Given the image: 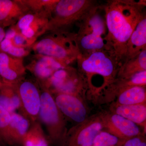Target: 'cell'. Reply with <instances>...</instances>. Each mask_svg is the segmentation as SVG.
<instances>
[{
    "label": "cell",
    "instance_id": "cell-1",
    "mask_svg": "<svg viewBox=\"0 0 146 146\" xmlns=\"http://www.w3.org/2000/svg\"><path fill=\"white\" fill-rule=\"evenodd\" d=\"M146 1L109 0L103 5L107 33L106 50L122 64L126 46L138 22L146 13Z\"/></svg>",
    "mask_w": 146,
    "mask_h": 146
},
{
    "label": "cell",
    "instance_id": "cell-2",
    "mask_svg": "<svg viewBox=\"0 0 146 146\" xmlns=\"http://www.w3.org/2000/svg\"><path fill=\"white\" fill-rule=\"evenodd\" d=\"M99 5L88 12L78 23L76 42L81 54L106 50L104 38L107 33L105 18Z\"/></svg>",
    "mask_w": 146,
    "mask_h": 146
},
{
    "label": "cell",
    "instance_id": "cell-3",
    "mask_svg": "<svg viewBox=\"0 0 146 146\" xmlns=\"http://www.w3.org/2000/svg\"><path fill=\"white\" fill-rule=\"evenodd\" d=\"M30 50L35 54L54 58L69 65L81 54L75 33L70 31L47 33L32 45Z\"/></svg>",
    "mask_w": 146,
    "mask_h": 146
},
{
    "label": "cell",
    "instance_id": "cell-4",
    "mask_svg": "<svg viewBox=\"0 0 146 146\" xmlns=\"http://www.w3.org/2000/svg\"><path fill=\"white\" fill-rule=\"evenodd\" d=\"M76 61L77 70L83 77L86 87L94 76L102 78V94L117 78L119 65L115 58L106 50L80 54Z\"/></svg>",
    "mask_w": 146,
    "mask_h": 146
},
{
    "label": "cell",
    "instance_id": "cell-5",
    "mask_svg": "<svg viewBox=\"0 0 146 146\" xmlns=\"http://www.w3.org/2000/svg\"><path fill=\"white\" fill-rule=\"evenodd\" d=\"M99 5L94 0H59L52 13L46 33L70 31L74 25Z\"/></svg>",
    "mask_w": 146,
    "mask_h": 146
},
{
    "label": "cell",
    "instance_id": "cell-6",
    "mask_svg": "<svg viewBox=\"0 0 146 146\" xmlns=\"http://www.w3.org/2000/svg\"><path fill=\"white\" fill-rule=\"evenodd\" d=\"M40 84L50 93L77 95L86 99L85 80L78 70L70 65L57 70Z\"/></svg>",
    "mask_w": 146,
    "mask_h": 146
},
{
    "label": "cell",
    "instance_id": "cell-7",
    "mask_svg": "<svg viewBox=\"0 0 146 146\" xmlns=\"http://www.w3.org/2000/svg\"><path fill=\"white\" fill-rule=\"evenodd\" d=\"M38 117L46 127L52 139L64 143L68 133L65 117L57 107L51 93L45 89L41 93Z\"/></svg>",
    "mask_w": 146,
    "mask_h": 146
},
{
    "label": "cell",
    "instance_id": "cell-8",
    "mask_svg": "<svg viewBox=\"0 0 146 146\" xmlns=\"http://www.w3.org/2000/svg\"><path fill=\"white\" fill-rule=\"evenodd\" d=\"M104 130L101 112L89 116L67 133L64 143L68 146H92L98 134Z\"/></svg>",
    "mask_w": 146,
    "mask_h": 146
},
{
    "label": "cell",
    "instance_id": "cell-9",
    "mask_svg": "<svg viewBox=\"0 0 146 146\" xmlns=\"http://www.w3.org/2000/svg\"><path fill=\"white\" fill-rule=\"evenodd\" d=\"M104 130L121 140L128 139L145 133L140 127L131 121L110 111L102 112Z\"/></svg>",
    "mask_w": 146,
    "mask_h": 146
},
{
    "label": "cell",
    "instance_id": "cell-10",
    "mask_svg": "<svg viewBox=\"0 0 146 146\" xmlns=\"http://www.w3.org/2000/svg\"><path fill=\"white\" fill-rule=\"evenodd\" d=\"M55 102L64 117L78 124L89 117L86 99L77 95L55 94Z\"/></svg>",
    "mask_w": 146,
    "mask_h": 146
},
{
    "label": "cell",
    "instance_id": "cell-11",
    "mask_svg": "<svg viewBox=\"0 0 146 146\" xmlns=\"http://www.w3.org/2000/svg\"><path fill=\"white\" fill-rule=\"evenodd\" d=\"M50 18L46 14L30 12L12 26L23 36L35 42L39 37L46 34Z\"/></svg>",
    "mask_w": 146,
    "mask_h": 146
},
{
    "label": "cell",
    "instance_id": "cell-12",
    "mask_svg": "<svg viewBox=\"0 0 146 146\" xmlns=\"http://www.w3.org/2000/svg\"><path fill=\"white\" fill-rule=\"evenodd\" d=\"M14 85L25 112L33 119H36L41 105V93L38 87L32 81L24 78Z\"/></svg>",
    "mask_w": 146,
    "mask_h": 146
},
{
    "label": "cell",
    "instance_id": "cell-13",
    "mask_svg": "<svg viewBox=\"0 0 146 146\" xmlns=\"http://www.w3.org/2000/svg\"><path fill=\"white\" fill-rule=\"evenodd\" d=\"M35 42L23 36L11 26L0 44V51L13 57L24 58L29 54L30 47Z\"/></svg>",
    "mask_w": 146,
    "mask_h": 146
},
{
    "label": "cell",
    "instance_id": "cell-14",
    "mask_svg": "<svg viewBox=\"0 0 146 146\" xmlns=\"http://www.w3.org/2000/svg\"><path fill=\"white\" fill-rule=\"evenodd\" d=\"M69 65H70L54 58L35 54L25 68L35 76L41 84L57 70Z\"/></svg>",
    "mask_w": 146,
    "mask_h": 146
},
{
    "label": "cell",
    "instance_id": "cell-15",
    "mask_svg": "<svg viewBox=\"0 0 146 146\" xmlns=\"http://www.w3.org/2000/svg\"><path fill=\"white\" fill-rule=\"evenodd\" d=\"M23 58L13 57L0 51V77L5 83L14 84L26 74Z\"/></svg>",
    "mask_w": 146,
    "mask_h": 146
},
{
    "label": "cell",
    "instance_id": "cell-16",
    "mask_svg": "<svg viewBox=\"0 0 146 146\" xmlns=\"http://www.w3.org/2000/svg\"><path fill=\"white\" fill-rule=\"evenodd\" d=\"M135 86H146V71L137 73L129 78H116L103 92L98 103L112 102L120 92Z\"/></svg>",
    "mask_w": 146,
    "mask_h": 146
},
{
    "label": "cell",
    "instance_id": "cell-17",
    "mask_svg": "<svg viewBox=\"0 0 146 146\" xmlns=\"http://www.w3.org/2000/svg\"><path fill=\"white\" fill-rule=\"evenodd\" d=\"M145 50H146V13L138 22L128 41L122 64Z\"/></svg>",
    "mask_w": 146,
    "mask_h": 146
},
{
    "label": "cell",
    "instance_id": "cell-18",
    "mask_svg": "<svg viewBox=\"0 0 146 146\" xmlns=\"http://www.w3.org/2000/svg\"><path fill=\"white\" fill-rule=\"evenodd\" d=\"M30 12L21 0H0V23L5 27L15 25Z\"/></svg>",
    "mask_w": 146,
    "mask_h": 146
},
{
    "label": "cell",
    "instance_id": "cell-19",
    "mask_svg": "<svg viewBox=\"0 0 146 146\" xmlns=\"http://www.w3.org/2000/svg\"><path fill=\"white\" fill-rule=\"evenodd\" d=\"M109 111L120 115L141 127L146 133V103L122 105L112 103Z\"/></svg>",
    "mask_w": 146,
    "mask_h": 146
},
{
    "label": "cell",
    "instance_id": "cell-20",
    "mask_svg": "<svg viewBox=\"0 0 146 146\" xmlns=\"http://www.w3.org/2000/svg\"><path fill=\"white\" fill-rule=\"evenodd\" d=\"M144 71H146V50L124 62L119 68L117 78H129Z\"/></svg>",
    "mask_w": 146,
    "mask_h": 146
},
{
    "label": "cell",
    "instance_id": "cell-21",
    "mask_svg": "<svg viewBox=\"0 0 146 146\" xmlns=\"http://www.w3.org/2000/svg\"><path fill=\"white\" fill-rule=\"evenodd\" d=\"M112 103L122 105L146 103V86H135L127 88L120 92Z\"/></svg>",
    "mask_w": 146,
    "mask_h": 146
},
{
    "label": "cell",
    "instance_id": "cell-22",
    "mask_svg": "<svg viewBox=\"0 0 146 146\" xmlns=\"http://www.w3.org/2000/svg\"><path fill=\"white\" fill-rule=\"evenodd\" d=\"M21 105L20 97L14 85L6 83L0 89V105L10 114Z\"/></svg>",
    "mask_w": 146,
    "mask_h": 146
},
{
    "label": "cell",
    "instance_id": "cell-23",
    "mask_svg": "<svg viewBox=\"0 0 146 146\" xmlns=\"http://www.w3.org/2000/svg\"><path fill=\"white\" fill-rule=\"evenodd\" d=\"M9 133L11 141L14 140L23 141L29 129V120L23 116L15 112L11 114Z\"/></svg>",
    "mask_w": 146,
    "mask_h": 146
},
{
    "label": "cell",
    "instance_id": "cell-24",
    "mask_svg": "<svg viewBox=\"0 0 146 146\" xmlns=\"http://www.w3.org/2000/svg\"><path fill=\"white\" fill-rule=\"evenodd\" d=\"M59 0H21L22 3L32 13L44 14L50 18Z\"/></svg>",
    "mask_w": 146,
    "mask_h": 146
},
{
    "label": "cell",
    "instance_id": "cell-25",
    "mask_svg": "<svg viewBox=\"0 0 146 146\" xmlns=\"http://www.w3.org/2000/svg\"><path fill=\"white\" fill-rule=\"evenodd\" d=\"M23 141L25 146H48L42 131L37 125L29 129Z\"/></svg>",
    "mask_w": 146,
    "mask_h": 146
},
{
    "label": "cell",
    "instance_id": "cell-26",
    "mask_svg": "<svg viewBox=\"0 0 146 146\" xmlns=\"http://www.w3.org/2000/svg\"><path fill=\"white\" fill-rule=\"evenodd\" d=\"M125 141L103 130L98 134L92 146H122Z\"/></svg>",
    "mask_w": 146,
    "mask_h": 146
},
{
    "label": "cell",
    "instance_id": "cell-27",
    "mask_svg": "<svg viewBox=\"0 0 146 146\" xmlns=\"http://www.w3.org/2000/svg\"><path fill=\"white\" fill-rule=\"evenodd\" d=\"M11 114L0 105V142L9 143V133Z\"/></svg>",
    "mask_w": 146,
    "mask_h": 146
},
{
    "label": "cell",
    "instance_id": "cell-28",
    "mask_svg": "<svg viewBox=\"0 0 146 146\" xmlns=\"http://www.w3.org/2000/svg\"><path fill=\"white\" fill-rule=\"evenodd\" d=\"M122 146H146L145 134L128 139L124 142Z\"/></svg>",
    "mask_w": 146,
    "mask_h": 146
},
{
    "label": "cell",
    "instance_id": "cell-29",
    "mask_svg": "<svg viewBox=\"0 0 146 146\" xmlns=\"http://www.w3.org/2000/svg\"><path fill=\"white\" fill-rule=\"evenodd\" d=\"M5 27L0 23V44L5 37L6 32L5 30Z\"/></svg>",
    "mask_w": 146,
    "mask_h": 146
},
{
    "label": "cell",
    "instance_id": "cell-30",
    "mask_svg": "<svg viewBox=\"0 0 146 146\" xmlns=\"http://www.w3.org/2000/svg\"><path fill=\"white\" fill-rule=\"evenodd\" d=\"M6 83L3 81L2 79L0 77V89L2 88L3 86L5 85Z\"/></svg>",
    "mask_w": 146,
    "mask_h": 146
}]
</instances>
